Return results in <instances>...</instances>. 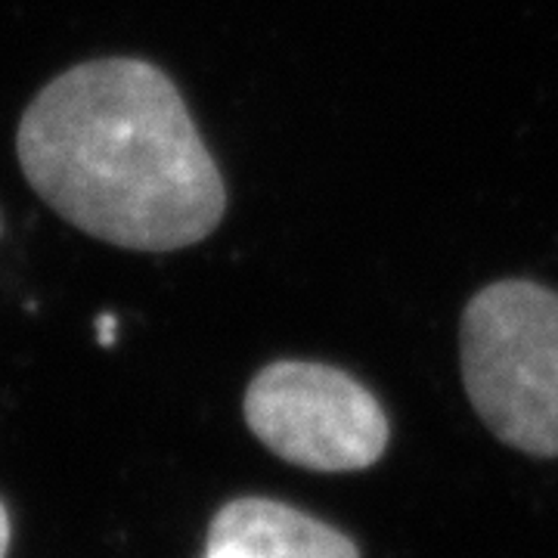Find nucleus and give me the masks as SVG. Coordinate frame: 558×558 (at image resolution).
Listing matches in <instances>:
<instances>
[{
  "instance_id": "2",
  "label": "nucleus",
  "mask_w": 558,
  "mask_h": 558,
  "mask_svg": "<svg viewBox=\"0 0 558 558\" xmlns=\"http://www.w3.org/2000/svg\"><path fill=\"white\" fill-rule=\"evenodd\" d=\"M462 381L484 425L531 457H558V292L484 286L462 311Z\"/></svg>"
},
{
  "instance_id": "7",
  "label": "nucleus",
  "mask_w": 558,
  "mask_h": 558,
  "mask_svg": "<svg viewBox=\"0 0 558 558\" xmlns=\"http://www.w3.org/2000/svg\"><path fill=\"white\" fill-rule=\"evenodd\" d=\"M0 230H3V227H0Z\"/></svg>"
},
{
  "instance_id": "6",
  "label": "nucleus",
  "mask_w": 558,
  "mask_h": 558,
  "mask_svg": "<svg viewBox=\"0 0 558 558\" xmlns=\"http://www.w3.org/2000/svg\"><path fill=\"white\" fill-rule=\"evenodd\" d=\"M205 558H242V556L240 553H233V549H211V546H208Z\"/></svg>"
},
{
  "instance_id": "5",
  "label": "nucleus",
  "mask_w": 558,
  "mask_h": 558,
  "mask_svg": "<svg viewBox=\"0 0 558 558\" xmlns=\"http://www.w3.org/2000/svg\"><path fill=\"white\" fill-rule=\"evenodd\" d=\"M7 546H10V519H7V509L0 502V558H7Z\"/></svg>"
},
{
  "instance_id": "4",
  "label": "nucleus",
  "mask_w": 558,
  "mask_h": 558,
  "mask_svg": "<svg viewBox=\"0 0 558 558\" xmlns=\"http://www.w3.org/2000/svg\"><path fill=\"white\" fill-rule=\"evenodd\" d=\"M208 546L242 558H360L357 546L336 527L258 497L227 502L211 521Z\"/></svg>"
},
{
  "instance_id": "1",
  "label": "nucleus",
  "mask_w": 558,
  "mask_h": 558,
  "mask_svg": "<svg viewBox=\"0 0 558 558\" xmlns=\"http://www.w3.org/2000/svg\"><path fill=\"white\" fill-rule=\"evenodd\" d=\"M25 180L62 220L131 252L208 240L227 211L218 161L161 69L81 62L40 87L16 134Z\"/></svg>"
},
{
  "instance_id": "3",
  "label": "nucleus",
  "mask_w": 558,
  "mask_h": 558,
  "mask_svg": "<svg viewBox=\"0 0 558 558\" xmlns=\"http://www.w3.org/2000/svg\"><path fill=\"white\" fill-rule=\"evenodd\" d=\"M245 422L270 453L314 472L369 469L391 435L369 388L307 360L264 366L245 391Z\"/></svg>"
}]
</instances>
